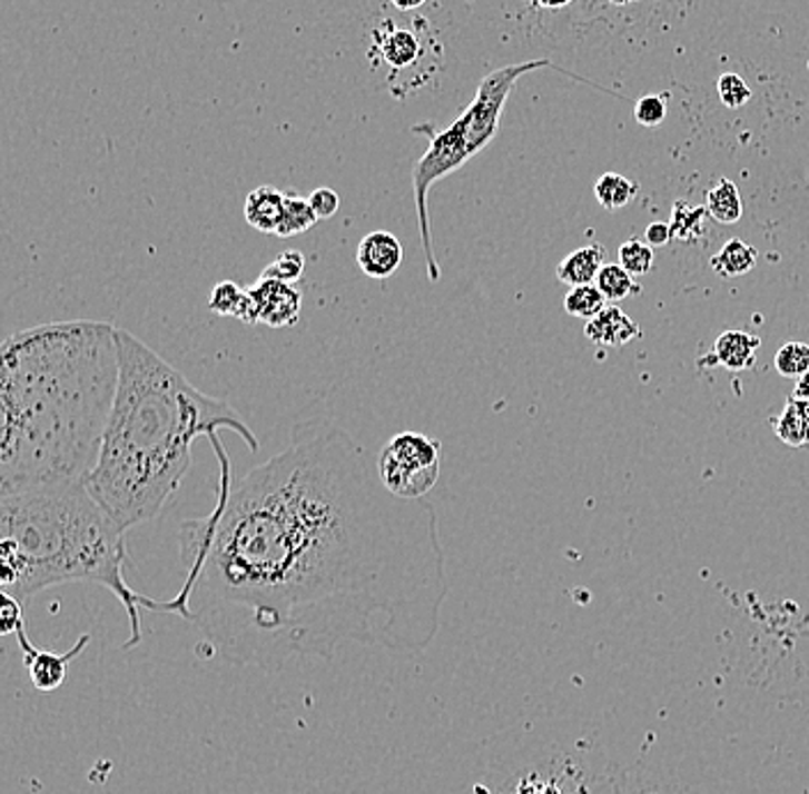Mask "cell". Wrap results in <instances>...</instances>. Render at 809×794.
<instances>
[{"instance_id":"44dd1931","label":"cell","mask_w":809,"mask_h":794,"mask_svg":"<svg viewBox=\"0 0 809 794\" xmlns=\"http://www.w3.org/2000/svg\"><path fill=\"white\" fill-rule=\"evenodd\" d=\"M608 308V299L605 295L598 290L595 282L593 285H580V287H571L566 299H564V310L571 317H580V319H593L595 315H601Z\"/></svg>"},{"instance_id":"9a60e30c","label":"cell","mask_w":809,"mask_h":794,"mask_svg":"<svg viewBox=\"0 0 809 794\" xmlns=\"http://www.w3.org/2000/svg\"><path fill=\"white\" fill-rule=\"evenodd\" d=\"M757 258V250L750 244L741 239H729L711 258V269L722 278H738L754 269Z\"/></svg>"},{"instance_id":"52a82bcc","label":"cell","mask_w":809,"mask_h":794,"mask_svg":"<svg viewBox=\"0 0 809 794\" xmlns=\"http://www.w3.org/2000/svg\"><path fill=\"white\" fill-rule=\"evenodd\" d=\"M258 324L269 329H290L302 317V292L293 282L258 278L251 287Z\"/></svg>"},{"instance_id":"4316f807","label":"cell","mask_w":809,"mask_h":794,"mask_svg":"<svg viewBox=\"0 0 809 794\" xmlns=\"http://www.w3.org/2000/svg\"><path fill=\"white\" fill-rule=\"evenodd\" d=\"M667 118V103L660 95H647L635 103V120L642 127H658Z\"/></svg>"},{"instance_id":"7402d4cb","label":"cell","mask_w":809,"mask_h":794,"mask_svg":"<svg viewBox=\"0 0 809 794\" xmlns=\"http://www.w3.org/2000/svg\"><path fill=\"white\" fill-rule=\"evenodd\" d=\"M653 248L640 239H630L619 246V265L632 276H647L653 269Z\"/></svg>"},{"instance_id":"e0dca14e","label":"cell","mask_w":809,"mask_h":794,"mask_svg":"<svg viewBox=\"0 0 809 794\" xmlns=\"http://www.w3.org/2000/svg\"><path fill=\"white\" fill-rule=\"evenodd\" d=\"M772 427H776L778 439L791 448H802L809 444V427L802 411V403L793 395L789 397L782 414L772 420Z\"/></svg>"},{"instance_id":"f546056e","label":"cell","mask_w":809,"mask_h":794,"mask_svg":"<svg viewBox=\"0 0 809 794\" xmlns=\"http://www.w3.org/2000/svg\"><path fill=\"white\" fill-rule=\"evenodd\" d=\"M644 237H647V244L651 248H660L664 244H670L674 237H672V228L670 224H662V221H655L651 226H647L644 230Z\"/></svg>"},{"instance_id":"1f68e13d","label":"cell","mask_w":809,"mask_h":794,"mask_svg":"<svg viewBox=\"0 0 809 794\" xmlns=\"http://www.w3.org/2000/svg\"><path fill=\"white\" fill-rule=\"evenodd\" d=\"M389 3L398 10V12H414L418 8H424L426 0H389Z\"/></svg>"},{"instance_id":"ba28073f","label":"cell","mask_w":809,"mask_h":794,"mask_svg":"<svg viewBox=\"0 0 809 794\" xmlns=\"http://www.w3.org/2000/svg\"><path fill=\"white\" fill-rule=\"evenodd\" d=\"M19 645H21V653H23V664L28 668V675H30V682L32 687L38 692H56L60 684L65 682L67 677V664L75 662L81 653L83 647L90 643V636L83 634L75 647H69L65 655H58V653H51V649H38L30 641H28V634H26V627L21 625L19 632L14 634Z\"/></svg>"},{"instance_id":"5b68a950","label":"cell","mask_w":809,"mask_h":794,"mask_svg":"<svg viewBox=\"0 0 809 794\" xmlns=\"http://www.w3.org/2000/svg\"><path fill=\"white\" fill-rule=\"evenodd\" d=\"M371 38V60L389 67L386 83L398 97L424 86L437 71L442 47L426 19H414L410 26L382 19Z\"/></svg>"},{"instance_id":"cb8c5ba5","label":"cell","mask_w":809,"mask_h":794,"mask_svg":"<svg viewBox=\"0 0 809 794\" xmlns=\"http://www.w3.org/2000/svg\"><path fill=\"white\" fill-rule=\"evenodd\" d=\"M304 269H306L304 252L297 250V248H288L263 269L260 278H274V280H284V282L297 285V280L304 276Z\"/></svg>"},{"instance_id":"7c38bea8","label":"cell","mask_w":809,"mask_h":794,"mask_svg":"<svg viewBox=\"0 0 809 794\" xmlns=\"http://www.w3.org/2000/svg\"><path fill=\"white\" fill-rule=\"evenodd\" d=\"M761 340L752 334L746 331H724L716 338L713 345V354L709 356V360H713L716 366L731 370V373H743L750 370L754 366L757 358V349H759Z\"/></svg>"},{"instance_id":"3957f363","label":"cell","mask_w":809,"mask_h":794,"mask_svg":"<svg viewBox=\"0 0 809 794\" xmlns=\"http://www.w3.org/2000/svg\"><path fill=\"white\" fill-rule=\"evenodd\" d=\"M118 351L116 405L88 489L129 533L157 519L180 492L198 439L228 429L251 453L260 441L226 400L196 388L134 334L118 329Z\"/></svg>"},{"instance_id":"603a6c76","label":"cell","mask_w":809,"mask_h":794,"mask_svg":"<svg viewBox=\"0 0 809 794\" xmlns=\"http://www.w3.org/2000/svg\"><path fill=\"white\" fill-rule=\"evenodd\" d=\"M776 370L785 379H800L809 370V345L807 343H787L776 354Z\"/></svg>"},{"instance_id":"277c9868","label":"cell","mask_w":809,"mask_h":794,"mask_svg":"<svg viewBox=\"0 0 809 794\" xmlns=\"http://www.w3.org/2000/svg\"><path fill=\"white\" fill-rule=\"evenodd\" d=\"M127 530L101 508L88 485H51L0 494V588L21 604L62 584H97L116 595L129 616L134 647L144 638L140 613H170V602L136 593Z\"/></svg>"},{"instance_id":"83f0119b","label":"cell","mask_w":809,"mask_h":794,"mask_svg":"<svg viewBox=\"0 0 809 794\" xmlns=\"http://www.w3.org/2000/svg\"><path fill=\"white\" fill-rule=\"evenodd\" d=\"M21 625H23L21 602L3 593L0 595V629H3V634H17Z\"/></svg>"},{"instance_id":"8992f818","label":"cell","mask_w":809,"mask_h":794,"mask_svg":"<svg viewBox=\"0 0 809 794\" xmlns=\"http://www.w3.org/2000/svg\"><path fill=\"white\" fill-rule=\"evenodd\" d=\"M386 492L405 500H424L442 476V444L421 431H398L375 461Z\"/></svg>"},{"instance_id":"4dcf8cb0","label":"cell","mask_w":809,"mask_h":794,"mask_svg":"<svg viewBox=\"0 0 809 794\" xmlns=\"http://www.w3.org/2000/svg\"><path fill=\"white\" fill-rule=\"evenodd\" d=\"M526 3H532L534 8H541V10H561L571 6L573 0H526Z\"/></svg>"},{"instance_id":"836d02e7","label":"cell","mask_w":809,"mask_h":794,"mask_svg":"<svg viewBox=\"0 0 809 794\" xmlns=\"http://www.w3.org/2000/svg\"><path fill=\"white\" fill-rule=\"evenodd\" d=\"M520 794H559L554 787H522Z\"/></svg>"},{"instance_id":"d6986e66","label":"cell","mask_w":809,"mask_h":794,"mask_svg":"<svg viewBox=\"0 0 809 794\" xmlns=\"http://www.w3.org/2000/svg\"><path fill=\"white\" fill-rule=\"evenodd\" d=\"M595 287L605 295V299L610 304H619L628 297H638L642 295V287L635 280V276L628 274L619 262L616 265H605L595 278Z\"/></svg>"},{"instance_id":"e575fe53","label":"cell","mask_w":809,"mask_h":794,"mask_svg":"<svg viewBox=\"0 0 809 794\" xmlns=\"http://www.w3.org/2000/svg\"><path fill=\"white\" fill-rule=\"evenodd\" d=\"M614 6H630V3H638V0H612Z\"/></svg>"},{"instance_id":"30bf717a","label":"cell","mask_w":809,"mask_h":794,"mask_svg":"<svg viewBox=\"0 0 809 794\" xmlns=\"http://www.w3.org/2000/svg\"><path fill=\"white\" fill-rule=\"evenodd\" d=\"M584 336L595 347L619 349L630 345L632 340H640L642 329L640 324L630 315H625L619 306H608L601 315H595L593 319L586 321Z\"/></svg>"},{"instance_id":"5bb4252c","label":"cell","mask_w":809,"mask_h":794,"mask_svg":"<svg viewBox=\"0 0 809 794\" xmlns=\"http://www.w3.org/2000/svg\"><path fill=\"white\" fill-rule=\"evenodd\" d=\"M209 310L239 319L241 324H258L249 287H241L233 280H221L215 285L213 295H209Z\"/></svg>"},{"instance_id":"484cf974","label":"cell","mask_w":809,"mask_h":794,"mask_svg":"<svg viewBox=\"0 0 809 794\" xmlns=\"http://www.w3.org/2000/svg\"><path fill=\"white\" fill-rule=\"evenodd\" d=\"M718 95H720V101L727 108H731V111L746 106L752 99V90L746 83V79L733 75V71H729V75H722L718 79Z\"/></svg>"},{"instance_id":"d4e9b609","label":"cell","mask_w":809,"mask_h":794,"mask_svg":"<svg viewBox=\"0 0 809 794\" xmlns=\"http://www.w3.org/2000/svg\"><path fill=\"white\" fill-rule=\"evenodd\" d=\"M709 211L703 207H690L685 202H677L674 205V216L670 221V228H672V237L679 239V241H692L697 237H701V221L703 216H707Z\"/></svg>"},{"instance_id":"4fadbf2b","label":"cell","mask_w":809,"mask_h":794,"mask_svg":"<svg viewBox=\"0 0 809 794\" xmlns=\"http://www.w3.org/2000/svg\"><path fill=\"white\" fill-rule=\"evenodd\" d=\"M603 267H605V248L601 244H591L569 252V256L556 265V278L569 287L593 285Z\"/></svg>"},{"instance_id":"f1b7e54d","label":"cell","mask_w":809,"mask_h":794,"mask_svg":"<svg viewBox=\"0 0 809 794\" xmlns=\"http://www.w3.org/2000/svg\"><path fill=\"white\" fill-rule=\"evenodd\" d=\"M308 202H310V207H313L315 216H318L320 221H323V219H334L336 211H338V207H341V198H338V193H336L334 189H329V187L315 189V191L308 196Z\"/></svg>"},{"instance_id":"6da1fadb","label":"cell","mask_w":809,"mask_h":794,"mask_svg":"<svg viewBox=\"0 0 809 794\" xmlns=\"http://www.w3.org/2000/svg\"><path fill=\"white\" fill-rule=\"evenodd\" d=\"M217 505L182 522L187 574L170 613L209 655L278 668L355 641L424 653L448 576L433 505L386 492L364 448L329 418L293 427L278 455L235 478L219 435Z\"/></svg>"},{"instance_id":"7a4b0ae2","label":"cell","mask_w":809,"mask_h":794,"mask_svg":"<svg viewBox=\"0 0 809 794\" xmlns=\"http://www.w3.org/2000/svg\"><path fill=\"white\" fill-rule=\"evenodd\" d=\"M120 381L118 327L51 321L0 349V494L88 485Z\"/></svg>"},{"instance_id":"9c48e42d","label":"cell","mask_w":809,"mask_h":794,"mask_svg":"<svg viewBox=\"0 0 809 794\" xmlns=\"http://www.w3.org/2000/svg\"><path fill=\"white\" fill-rule=\"evenodd\" d=\"M405 260L403 244L396 235L386 230H375L362 237L357 246V265L364 276L373 280L392 278Z\"/></svg>"},{"instance_id":"ac0fdd59","label":"cell","mask_w":809,"mask_h":794,"mask_svg":"<svg viewBox=\"0 0 809 794\" xmlns=\"http://www.w3.org/2000/svg\"><path fill=\"white\" fill-rule=\"evenodd\" d=\"M640 187L635 182H630L628 177L619 175V172H605L603 177H598V182L593 185V196L595 200L603 205V209L608 211H616L621 207H625L628 202L635 200Z\"/></svg>"},{"instance_id":"d6a6232c","label":"cell","mask_w":809,"mask_h":794,"mask_svg":"<svg viewBox=\"0 0 809 794\" xmlns=\"http://www.w3.org/2000/svg\"><path fill=\"white\" fill-rule=\"evenodd\" d=\"M793 397H798V400H809V370L798 379Z\"/></svg>"},{"instance_id":"2e32d148","label":"cell","mask_w":809,"mask_h":794,"mask_svg":"<svg viewBox=\"0 0 809 794\" xmlns=\"http://www.w3.org/2000/svg\"><path fill=\"white\" fill-rule=\"evenodd\" d=\"M707 211L713 221L722 226H731L743 219V198L731 179L722 177L713 189H709Z\"/></svg>"},{"instance_id":"8fae6325","label":"cell","mask_w":809,"mask_h":794,"mask_svg":"<svg viewBox=\"0 0 809 794\" xmlns=\"http://www.w3.org/2000/svg\"><path fill=\"white\" fill-rule=\"evenodd\" d=\"M286 214V191L276 187H258L244 200V219L263 235H278Z\"/></svg>"},{"instance_id":"ffe728a7","label":"cell","mask_w":809,"mask_h":794,"mask_svg":"<svg viewBox=\"0 0 809 794\" xmlns=\"http://www.w3.org/2000/svg\"><path fill=\"white\" fill-rule=\"evenodd\" d=\"M320 219L315 216L308 198H302L297 191H286V214H284V224H280V230L276 237L288 239V237L304 235Z\"/></svg>"}]
</instances>
